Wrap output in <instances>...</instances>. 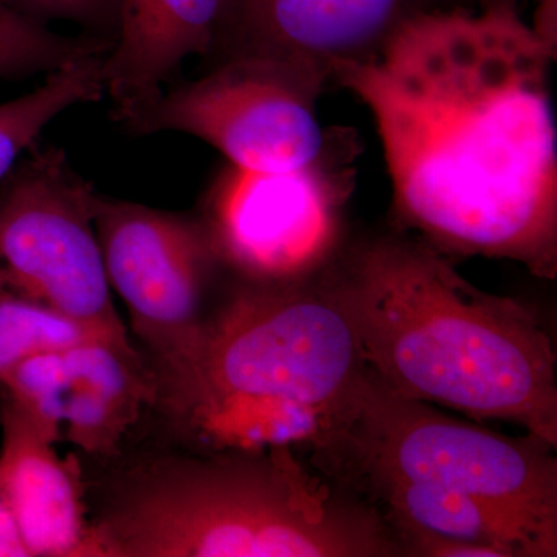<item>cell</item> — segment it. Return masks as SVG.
<instances>
[{
  "instance_id": "cell-1",
  "label": "cell",
  "mask_w": 557,
  "mask_h": 557,
  "mask_svg": "<svg viewBox=\"0 0 557 557\" xmlns=\"http://www.w3.org/2000/svg\"><path fill=\"white\" fill-rule=\"evenodd\" d=\"M556 50L518 0L409 17L333 81L369 110L399 228L453 258L557 274Z\"/></svg>"
},
{
  "instance_id": "cell-2",
  "label": "cell",
  "mask_w": 557,
  "mask_h": 557,
  "mask_svg": "<svg viewBox=\"0 0 557 557\" xmlns=\"http://www.w3.org/2000/svg\"><path fill=\"white\" fill-rule=\"evenodd\" d=\"M330 273L366 368L388 388L557 446L556 351L536 309L474 287L408 234L359 242Z\"/></svg>"
},
{
  "instance_id": "cell-3",
  "label": "cell",
  "mask_w": 557,
  "mask_h": 557,
  "mask_svg": "<svg viewBox=\"0 0 557 557\" xmlns=\"http://www.w3.org/2000/svg\"><path fill=\"white\" fill-rule=\"evenodd\" d=\"M330 267L296 284L240 282L205 319L188 364L157 399L203 453H313L338 429L366 362Z\"/></svg>"
},
{
  "instance_id": "cell-4",
  "label": "cell",
  "mask_w": 557,
  "mask_h": 557,
  "mask_svg": "<svg viewBox=\"0 0 557 557\" xmlns=\"http://www.w3.org/2000/svg\"><path fill=\"white\" fill-rule=\"evenodd\" d=\"M91 523L104 557H403L379 509L282 446L160 458Z\"/></svg>"
},
{
  "instance_id": "cell-5",
  "label": "cell",
  "mask_w": 557,
  "mask_h": 557,
  "mask_svg": "<svg viewBox=\"0 0 557 557\" xmlns=\"http://www.w3.org/2000/svg\"><path fill=\"white\" fill-rule=\"evenodd\" d=\"M556 449L530 432L508 437L401 397L366 368L343 423L311 454L336 485L391 474L463 494L504 520L530 557H556Z\"/></svg>"
},
{
  "instance_id": "cell-6",
  "label": "cell",
  "mask_w": 557,
  "mask_h": 557,
  "mask_svg": "<svg viewBox=\"0 0 557 557\" xmlns=\"http://www.w3.org/2000/svg\"><path fill=\"white\" fill-rule=\"evenodd\" d=\"M95 196L62 150L36 143L21 157L0 185V296L132 344L106 274Z\"/></svg>"
},
{
  "instance_id": "cell-7",
  "label": "cell",
  "mask_w": 557,
  "mask_h": 557,
  "mask_svg": "<svg viewBox=\"0 0 557 557\" xmlns=\"http://www.w3.org/2000/svg\"><path fill=\"white\" fill-rule=\"evenodd\" d=\"M341 139L299 170L228 164L219 172L197 218L220 267L244 284L285 285L318 276L339 258L355 178Z\"/></svg>"
},
{
  "instance_id": "cell-8",
  "label": "cell",
  "mask_w": 557,
  "mask_h": 557,
  "mask_svg": "<svg viewBox=\"0 0 557 557\" xmlns=\"http://www.w3.org/2000/svg\"><path fill=\"white\" fill-rule=\"evenodd\" d=\"M329 83L267 62L223 61L120 121L138 135L178 132L199 138L240 170H299L322 159L335 141L318 120Z\"/></svg>"
},
{
  "instance_id": "cell-9",
  "label": "cell",
  "mask_w": 557,
  "mask_h": 557,
  "mask_svg": "<svg viewBox=\"0 0 557 557\" xmlns=\"http://www.w3.org/2000/svg\"><path fill=\"white\" fill-rule=\"evenodd\" d=\"M94 220L110 288L129 311L132 332L152 358L160 391L196 350L219 260L193 215L97 193Z\"/></svg>"
},
{
  "instance_id": "cell-10",
  "label": "cell",
  "mask_w": 557,
  "mask_h": 557,
  "mask_svg": "<svg viewBox=\"0 0 557 557\" xmlns=\"http://www.w3.org/2000/svg\"><path fill=\"white\" fill-rule=\"evenodd\" d=\"M0 398L83 453L113 457L146 408L157 406L159 381L134 344L89 339L25 359Z\"/></svg>"
},
{
  "instance_id": "cell-11",
  "label": "cell",
  "mask_w": 557,
  "mask_h": 557,
  "mask_svg": "<svg viewBox=\"0 0 557 557\" xmlns=\"http://www.w3.org/2000/svg\"><path fill=\"white\" fill-rule=\"evenodd\" d=\"M443 0H220L209 60H251L333 81L375 57L403 22Z\"/></svg>"
},
{
  "instance_id": "cell-12",
  "label": "cell",
  "mask_w": 557,
  "mask_h": 557,
  "mask_svg": "<svg viewBox=\"0 0 557 557\" xmlns=\"http://www.w3.org/2000/svg\"><path fill=\"white\" fill-rule=\"evenodd\" d=\"M0 483L32 557H104L87 520L79 458L61 457L62 438L0 398Z\"/></svg>"
},
{
  "instance_id": "cell-13",
  "label": "cell",
  "mask_w": 557,
  "mask_h": 557,
  "mask_svg": "<svg viewBox=\"0 0 557 557\" xmlns=\"http://www.w3.org/2000/svg\"><path fill=\"white\" fill-rule=\"evenodd\" d=\"M220 0H119L112 47L102 61L116 120L148 104L193 57L214 47Z\"/></svg>"
},
{
  "instance_id": "cell-14",
  "label": "cell",
  "mask_w": 557,
  "mask_h": 557,
  "mask_svg": "<svg viewBox=\"0 0 557 557\" xmlns=\"http://www.w3.org/2000/svg\"><path fill=\"white\" fill-rule=\"evenodd\" d=\"M339 486L379 509L394 533L416 530L449 541L493 545L509 557H530L504 520L463 494L391 474L355 475Z\"/></svg>"
},
{
  "instance_id": "cell-15",
  "label": "cell",
  "mask_w": 557,
  "mask_h": 557,
  "mask_svg": "<svg viewBox=\"0 0 557 557\" xmlns=\"http://www.w3.org/2000/svg\"><path fill=\"white\" fill-rule=\"evenodd\" d=\"M106 53L54 70L30 94L0 104V185L51 121L73 106L104 97Z\"/></svg>"
},
{
  "instance_id": "cell-16",
  "label": "cell",
  "mask_w": 557,
  "mask_h": 557,
  "mask_svg": "<svg viewBox=\"0 0 557 557\" xmlns=\"http://www.w3.org/2000/svg\"><path fill=\"white\" fill-rule=\"evenodd\" d=\"M110 47L109 40L89 35H61L0 3V78L49 75Z\"/></svg>"
},
{
  "instance_id": "cell-17",
  "label": "cell",
  "mask_w": 557,
  "mask_h": 557,
  "mask_svg": "<svg viewBox=\"0 0 557 557\" xmlns=\"http://www.w3.org/2000/svg\"><path fill=\"white\" fill-rule=\"evenodd\" d=\"M89 339L106 338L39 304L0 296V394L25 359Z\"/></svg>"
},
{
  "instance_id": "cell-18",
  "label": "cell",
  "mask_w": 557,
  "mask_h": 557,
  "mask_svg": "<svg viewBox=\"0 0 557 557\" xmlns=\"http://www.w3.org/2000/svg\"><path fill=\"white\" fill-rule=\"evenodd\" d=\"M21 16L49 25L67 22L83 28V35L113 44L119 21V0H0Z\"/></svg>"
},
{
  "instance_id": "cell-19",
  "label": "cell",
  "mask_w": 557,
  "mask_h": 557,
  "mask_svg": "<svg viewBox=\"0 0 557 557\" xmlns=\"http://www.w3.org/2000/svg\"><path fill=\"white\" fill-rule=\"evenodd\" d=\"M0 557H32L0 483Z\"/></svg>"
},
{
  "instance_id": "cell-20",
  "label": "cell",
  "mask_w": 557,
  "mask_h": 557,
  "mask_svg": "<svg viewBox=\"0 0 557 557\" xmlns=\"http://www.w3.org/2000/svg\"><path fill=\"white\" fill-rule=\"evenodd\" d=\"M534 20L531 24L534 33L547 46L557 51V0H534Z\"/></svg>"
},
{
  "instance_id": "cell-21",
  "label": "cell",
  "mask_w": 557,
  "mask_h": 557,
  "mask_svg": "<svg viewBox=\"0 0 557 557\" xmlns=\"http://www.w3.org/2000/svg\"><path fill=\"white\" fill-rule=\"evenodd\" d=\"M445 7H460V9H479V7L486 5V3L494 2V0H443Z\"/></svg>"
}]
</instances>
